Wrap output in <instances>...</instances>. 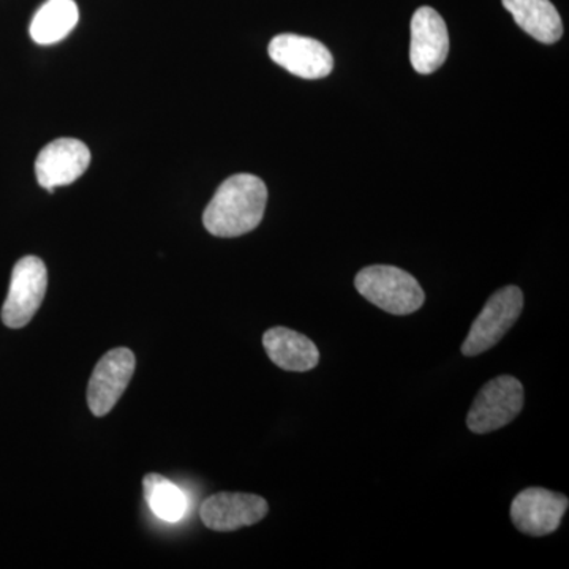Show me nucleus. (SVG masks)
Returning a JSON list of instances; mask_svg holds the SVG:
<instances>
[{"instance_id":"obj_1","label":"nucleus","mask_w":569,"mask_h":569,"mask_svg":"<svg viewBox=\"0 0 569 569\" xmlns=\"http://www.w3.org/2000/svg\"><path fill=\"white\" fill-rule=\"evenodd\" d=\"M268 189L253 174H236L219 187L203 213L206 230L217 238H238L261 223Z\"/></svg>"},{"instance_id":"obj_2","label":"nucleus","mask_w":569,"mask_h":569,"mask_svg":"<svg viewBox=\"0 0 569 569\" xmlns=\"http://www.w3.org/2000/svg\"><path fill=\"white\" fill-rule=\"evenodd\" d=\"M356 290L367 301L392 316H410L426 301L425 290L413 276L395 266H369L355 279Z\"/></svg>"},{"instance_id":"obj_3","label":"nucleus","mask_w":569,"mask_h":569,"mask_svg":"<svg viewBox=\"0 0 569 569\" xmlns=\"http://www.w3.org/2000/svg\"><path fill=\"white\" fill-rule=\"evenodd\" d=\"M523 295L515 284L501 288L490 296L477 320L471 325L462 353L478 356L496 347L522 313Z\"/></svg>"},{"instance_id":"obj_4","label":"nucleus","mask_w":569,"mask_h":569,"mask_svg":"<svg viewBox=\"0 0 569 569\" xmlns=\"http://www.w3.org/2000/svg\"><path fill=\"white\" fill-rule=\"evenodd\" d=\"M523 408V387L518 378L500 376L490 380L475 397L467 426L473 433H489L508 426Z\"/></svg>"},{"instance_id":"obj_5","label":"nucleus","mask_w":569,"mask_h":569,"mask_svg":"<svg viewBox=\"0 0 569 569\" xmlns=\"http://www.w3.org/2000/svg\"><path fill=\"white\" fill-rule=\"evenodd\" d=\"M48 288L47 266L39 257H24L11 272L9 295L2 307V320L11 329L31 323Z\"/></svg>"},{"instance_id":"obj_6","label":"nucleus","mask_w":569,"mask_h":569,"mask_svg":"<svg viewBox=\"0 0 569 569\" xmlns=\"http://www.w3.org/2000/svg\"><path fill=\"white\" fill-rule=\"evenodd\" d=\"M134 366L133 351L129 348H114L100 359L93 369L88 387V406L96 417H104L121 399L132 380Z\"/></svg>"},{"instance_id":"obj_7","label":"nucleus","mask_w":569,"mask_h":569,"mask_svg":"<svg viewBox=\"0 0 569 569\" xmlns=\"http://www.w3.org/2000/svg\"><path fill=\"white\" fill-rule=\"evenodd\" d=\"M269 56L277 66L305 80H320L335 69V59L323 43L295 33L274 37Z\"/></svg>"},{"instance_id":"obj_8","label":"nucleus","mask_w":569,"mask_h":569,"mask_svg":"<svg viewBox=\"0 0 569 569\" xmlns=\"http://www.w3.org/2000/svg\"><path fill=\"white\" fill-rule=\"evenodd\" d=\"M568 507L569 500L563 493L542 488L526 489L512 500V523L530 537H546L559 529Z\"/></svg>"},{"instance_id":"obj_9","label":"nucleus","mask_w":569,"mask_h":569,"mask_svg":"<svg viewBox=\"0 0 569 569\" xmlns=\"http://www.w3.org/2000/svg\"><path fill=\"white\" fill-rule=\"evenodd\" d=\"M91 163L88 146L73 138L51 141L41 149L36 160L37 181L43 189L70 186L80 179Z\"/></svg>"},{"instance_id":"obj_10","label":"nucleus","mask_w":569,"mask_h":569,"mask_svg":"<svg viewBox=\"0 0 569 569\" xmlns=\"http://www.w3.org/2000/svg\"><path fill=\"white\" fill-rule=\"evenodd\" d=\"M410 61L421 74H430L447 61L449 36L447 22L438 11L421 7L411 20Z\"/></svg>"},{"instance_id":"obj_11","label":"nucleus","mask_w":569,"mask_h":569,"mask_svg":"<svg viewBox=\"0 0 569 569\" xmlns=\"http://www.w3.org/2000/svg\"><path fill=\"white\" fill-rule=\"evenodd\" d=\"M268 501L252 493L220 492L206 498L201 520L208 529L234 531L254 526L268 515Z\"/></svg>"},{"instance_id":"obj_12","label":"nucleus","mask_w":569,"mask_h":569,"mask_svg":"<svg viewBox=\"0 0 569 569\" xmlns=\"http://www.w3.org/2000/svg\"><path fill=\"white\" fill-rule=\"evenodd\" d=\"M263 346L269 359L288 372H307L320 362V351L309 337L282 326L264 332Z\"/></svg>"},{"instance_id":"obj_13","label":"nucleus","mask_w":569,"mask_h":569,"mask_svg":"<svg viewBox=\"0 0 569 569\" xmlns=\"http://www.w3.org/2000/svg\"><path fill=\"white\" fill-rule=\"evenodd\" d=\"M523 32L545 44L557 43L563 36V22L550 0H503Z\"/></svg>"},{"instance_id":"obj_14","label":"nucleus","mask_w":569,"mask_h":569,"mask_svg":"<svg viewBox=\"0 0 569 569\" xmlns=\"http://www.w3.org/2000/svg\"><path fill=\"white\" fill-rule=\"evenodd\" d=\"M80 21L74 0H47L31 22V37L39 44H54L66 39Z\"/></svg>"},{"instance_id":"obj_15","label":"nucleus","mask_w":569,"mask_h":569,"mask_svg":"<svg viewBox=\"0 0 569 569\" xmlns=\"http://www.w3.org/2000/svg\"><path fill=\"white\" fill-rule=\"evenodd\" d=\"M146 501L157 518L164 522H179L187 511V498L170 479L159 473L146 475L142 481Z\"/></svg>"}]
</instances>
